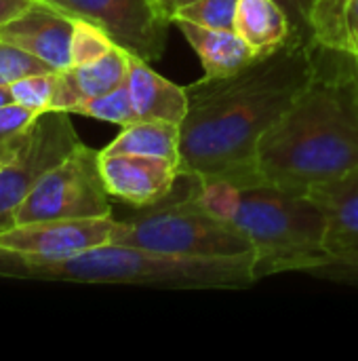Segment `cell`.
Instances as JSON below:
<instances>
[{
  "label": "cell",
  "instance_id": "obj_4",
  "mask_svg": "<svg viewBox=\"0 0 358 361\" xmlns=\"http://www.w3.org/2000/svg\"><path fill=\"white\" fill-rule=\"evenodd\" d=\"M0 277L154 290H247L260 281L253 254L196 258L124 243H106L61 260L42 262L0 252Z\"/></svg>",
  "mask_w": 358,
  "mask_h": 361
},
{
  "label": "cell",
  "instance_id": "obj_12",
  "mask_svg": "<svg viewBox=\"0 0 358 361\" xmlns=\"http://www.w3.org/2000/svg\"><path fill=\"white\" fill-rule=\"evenodd\" d=\"M325 216L327 260L358 258V169L308 190Z\"/></svg>",
  "mask_w": 358,
  "mask_h": 361
},
{
  "label": "cell",
  "instance_id": "obj_21",
  "mask_svg": "<svg viewBox=\"0 0 358 361\" xmlns=\"http://www.w3.org/2000/svg\"><path fill=\"white\" fill-rule=\"evenodd\" d=\"M238 0H194L179 6L171 19H184L203 27L234 30Z\"/></svg>",
  "mask_w": 358,
  "mask_h": 361
},
{
  "label": "cell",
  "instance_id": "obj_31",
  "mask_svg": "<svg viewBox=\"0 0 358 361\" xmlns=\"http://www.w3.org/2000/svg\"><path fill=\"white\" fill-rule=\"evenodd\" d=\"M354 59H357V68H358V55H354Z\"/></svg>",
  "mask_w": 358,
  "mask_h": 361
},
{
  "label": "cell",
  "instance_id": "obj_28",
  "mask_svg": "<svg viewBox=\"0 0 358 361\" xmlns=\"http://www.w3.org/2000/svg\"><path fill=\"white\" fill-rule=\"evenodd\" d=\"M6 104H13L11 87H0V108H2V106H6Z\"/></svg>",
  "mask_w": 358,
  "mask_h": 361
},
{
  "label": "cell",
  "instance_id": "obj_17",
  "mask_svg": "<svg viewBox=\"0 0 358 361\" xmlns=\"http://www.w3.org/2000/svg\"><path fill=\"white\" fill-rule=\"evenodd\" d=\"M310 25L317 44L358 55V0H317Z\"/></svg>",
  "mask_w": 358,
  "mask_h": 361
},
{
  "label": "cell",
  "instance_id": "obj_5",
  "mask_svg": "<svg viewBox=\"0 0 358 361\" xmlns=\"http://www.w3.org/2000/svg\"><path fill=\"white\" fill-rule=\"evenodd\" d=\"M200 178L179 171L173 192L120 220L114 243L196 258L253 254L251 243L224 218L196 203Z\"/></svg>",
  "mask_w": 358,
  "mask_h": 361
},
{
  "label": "cell",
  "instance_id": "obj_7",
  "mask_svg": "<svg viewBox=\"0 0 358 361\" xmlns=\"http://www.w3.org/2000/svg\"><path fill=\"white\" fill-rule=\"evenodd\" d=\"M78 144L80 137L72 127L70 112L46 110L38 114L23 146L0 167V231L15 226L17 212L36 182Z\"/></svg>",
  "mask_w": 358,
  "mask_h": 361
},
{
  "label": "cell",
  "instance_id": "obj_9",
  "mask_svg": "<svg viewBox=\"0 0 358 361\" xmlns=\"http://www.w3.org/2000/svg\"><path fill=\"white\" fill-rule=\"evenodd\" d=\"M120 220L114 216L44 220L15 224L0 231V252L23 260H61L97 245L114 243Z\"/></svg>",
  "mask_w": 358,
  "mask_h": 361
},
{
  "label": "cell",
  "instance_id": "obj_2",
  "mask_svg": "<svg viewBox=\"0 0 358 361\" xmlns=\"http://www.w3.org/2000/svg\"><path fill=\"white\" fill-rule=\"evenodd\" d=\"M358 169L354 55L317 44L314 74L257 148V176L310 190Z\"/></svg>",
  "mask_w": 358,
  "mask_h": 361
},
{
  "label": "cell",
  "instance_id": "obj_8",
  "mask_svg": "<svg viewBox=\"0 0 358 361\" xmlns=\"http://www.w3.org/2000/svg\"><path fill=\"white\" fill-rule=\"evenodd\" d=\"M51 6L95 23L114 44L154 63L167 47L171 17L158 0H44Z\"/></svg>",
  "mask_w": 358,
  "mask_h": 361
},
{
  "label": "cell",
  "instance_id": "obj_27",
  "mask_svg": "<svg viewBox=\"0 0 358 361\" xmlns=\"http://www.w3.org/2000/svg\"><path fill=\"white\" fill-rule=\"evenodd\" d=\"M34 0H0V25L23 13Z\"/></svg>",
  "mask_w": 358,
  "mask_h": 361
},
{
  "label": "cell",
  "instance_id": "obj_14",
  "mask_svg": "<svg viewBox=\"0 0 358 361\" xmlns=\"http://www.w3.org/2000/svg\"><path fill=\"white\" fill-rule=\"evenodd\" d=\"M129 57L131 53L114 47L97 61L57 70L55 110L72 112L76 104L99 97L120 87L129 76Z\"/></svg>",
  "mask_w": 358,
  "mask_h": 361
},
{
  "label": "cell",
  "instance_id": "obj_19",
  "mask_svg": "<svg viewBox=\"0 0 358 361\" xmlns=\"http://www.w3.org/2000/svg\"><path fill=\"white\" fill-rule=\"evenodd\" d=\"M70 114H82V116H91V118L112 123V125H120V127H127V125L137 121L133 104H131V93H129L127 80L120 87L112 89L110 93H103L99 97L76 104Z\"/></svg>",
  "mask_w": 358,
  "mask_h": 361
},
{
  "label": "cell",
  "instance_id": "obj_13",
  "mask_svg": "<svg viewBox=\"0 0 358 361\" xmlns=\"http://www.w3.org/2000/svg\"><path fill=\"white\" fill-rule=\"evenodd\" d=\"M127 85L137 121H169L181 125L188 112L186 87L171 82L158 74L150 61L135 55L129 57Z\"/></svg>",
  "mask_w": 358,
  "mask_h": 361
},
{
  "label": "cell",
  "instance_id": "obj_22",
  "mask_svg": "<svg viewBox=\"0 0 358 361\" xmlns=\"http://www.w3.org/2000/svg\"><path fill=\"white\" fill-rule=\"evenodd\" d=\"M11 93H13V102L23 108L36 110V112L55 110L57 70L23 76L11 85Z\"/></svg>",
  "mask_w": 358,
  "mask_h": 361
},
{
  "label": "cell",
  "instance_id": "obj_11",
  "mask_svg": "<svg viewBox=\"0 0 358 361\" xmlns=\"http://www.w3.org/2000/svg\"><path fill=\"white\" fill-rule=\"evenodd\" d=\"M101 173L110 197L133 207H148L173 192L179 178V161L101 152Z\"/></svg>",
  "mask_w": 358,
  "mask_h": 361
},
{
  "label": "cell",
  "instance_id": "obj_10",
  "mask_svg": "<svg viewBox=\"0 0 358 361\" xmlns=\"http://www.w3.org/2000/svg\"><path fill=\"white\" fill-rule=\"evenodd\" d=\"M76 17L34 0L23 13L0 25V40L38 57L53 70L72 66V34Z\"/></svg>",
  "mask_w": 358,
  "mask_h": 361
},
{
  "label": "cell",
  "instance_id": "obj_24",
  "mask_svg": "<svg viewBox=\"0 0 358 361\" xmlns=\"http://www.w3.org/2000/svg\"><path fill=\"white\" fill-rule=\"evenodd\" d=\"M40 72H53V68L38 57L0 40V87H11L15 80Z\"/></svg>",
  "mask_w": 358,
  "mask_h": 361
},
{
  "label": "cell",
  "instance_id": "obj_30",
  "mask_svg": "<svg viewBox=\"0 0 358 361\" xmlns=\"http://www.w3.org/2000/svg\"><path fill=\"white\" fill-rule=\"evenodd\" d=\"M190 2H194V0H173V8H171V17H173V13L179 8V6H184V4H190Z\"/></svg>",
  "mask_w": 358,
  "mask_h": 361
},
{
  "label": "cell",
  "instance_id": "obj_16",
  "mask_svg": "<svg viewBox=\"0 0 358 361\" xmlns=\"http://www.w3.org/2000/svg\"><path fill=\"white\" fill-rule=\"evenodd\" d=\"M234 30L257 55L291 42V21L276 0H238Z\"/></svg>",
  "mask_w": 358,
  "mask_h": 361
},
{
  "label": "cell",
  "instance_id": "obj_3",
  "mask_svg": "<svg viewBox=\"0 0 358 361\" xmlns=\"http://www.w3.org/2000/svg\"><path fill=\"white\" fill-rule=\"evenodd\" d=\"M196 203L230 222L253 247L260 279L304 273L327 260L325 216L308 190L272 182H203Z\"/></svg>",
  "mask_w": 358,
  "mask_h": 361
},
{
  "label": "cell",
  "instance_id": "obj_18",
  "mask_svg": "<svg viewBox=\"0 0 358 361\" xmlns=\"http://www.w3.org/2000/svg\"><path fill=\"white\" fill-rule=\"evenodd\" d=\"M101 152L179 161V125L169 121H135L120 127V133Z\"/></svg>",
  "mask_w": 358,
  "mask_h": 361
},
{
  "label": "cell",
  "instance_id": "obj_20",
  "mask_svg": "<svg viewBox=\"0 0 358 361\" xmlns=\"http://www.w3.org/2000/svg\"><path fill=\"white\" fill-rule=\"evenodd\" d=\"M38 114L42 112L23 108L15 102L0 108V163H8L17 154Z\"/></svg>",
  "mask_w": 358,
  "mask_h": 361
},
{
  "label": "cell",
  "instance_id": "obj_32",
  "mask_svg": "<svg viewBox=\"0 0 358 361\" xmlns=\"http://www.w3.org/2000/svg\"><path fill=\"white\" fill-rule=\"evenodd\" d=\"M2 165H4V163H0V167H2Z\"/></svg>",
  "mask_w": 358,
  "mask_h": 361
},
{
  "label": "cell",
  "instance_id": "obj_1",
  "mask_svg": "<svg viewBox=\"0 0 358 361\" xmlns=\"http://www.w3.org/2000/svg\"><path fill=\"white\" fill-rule=\"evenodd\" d=\"M314 66L317 42H287L230 76L188 85L179 171L203 182H262L257 148L308 85Z\"/></svg>",
  "mask_w": 358,
  "mask_h": 361
},
{
  "label": "cell",
  "instance_id": "obj_25",
  "mask_svg": "<svg viewBox=\"0 0 358 361\" xmlns=\"http://www.w3.org/2000/svg\"><path fill=\"white\" fill-rule=\"evenodd\" d=\"M302 275L338 283V286H348L358 290V258H344V260H325L321 264L310 267Z\"/></svg>",
  "mask_w": 358,
  "mask_h": 361
},
{
  "label": "cell",
  "instance_id": "obj_29",
  "mask_svg": "<svg viewBox=\"0 0 358 361\" xmlns=\"http://www.w3.org/2000/svg\"><path fill=\"white\" fill-rule=\"evenodd\" d=\"M160 2V6H162V11L171 17V8H173V0H158Z\"/></svg>",
  "mask_w": 358,
  "mask_h": 361
},
{
  "label": "cell",
  "instance_id": "obj_15",
  "mask_svg": "<svg viewBox=\"0 0 358 361\" xmlns=\"http://www.w3.org/2000/svg\"><path fill=\"white\" fill-rule=\"evenodd\" d=\"M171 21L198 55L205 78L230 76L260 57L236 30H213L184 19Z\"/></svg>",
  "mask_w": 358,
  "mask_h": 361
},
{
  "label": "cell",
  "instance_id": "obj_23",
  "mask_svg": "<svg viewBox=\"0 0 358 361\" xmlns=\"http://www.w3.org/2000/svg\"><path fill=\"white\" fill-rule=\"evenodd\" d=\"M114 47L118 44H114L112 38L101 27H97L87 19L76 17L74 34H72V66L97 61L103 55H108Z\"/></svg>",
  "mask_w": 358,
  "mask_h": 361
},
{
  "label": "cell",
  "instance_id": "obj_6",
  "mask_svg": "<svg viewBox=\"0 0 358 361\" xmlns=\"http://www.w3.org/2000/svg\"><path fill=\"white\" fill-rule=\"evenodd\" d=\"M112 216L110 192L101 173V150L78 144L51 167L21 203L15 224Z\"/></svg>",
  "mask_w": 358,
  "mask_h": 361
},
{
  "label": "cell",
  "instance_id": "obj_26",
  "mask_svg": "<svg viewBox=\"0 0 358 361\" xmlns=\"http://www.w3.org/2000/svg\"><path fill=\"white\" fill-rule=\"evenodd\" d=\"M291 21V42H314L310 13L317 0H276Z\"/></svg>",
  "mask_w": 358,
  "mask_h": 361
}]
</instances>
